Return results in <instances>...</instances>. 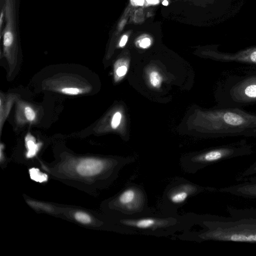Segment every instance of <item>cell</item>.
I'll return each mask as SVG.
<instances>
[{"label":"cell","mask_w":256,"mask_h":256,"mask_svg":"<svg viewBox=\"0 0 256 256\" xmlns=\"http://www.w3.org/2000/svg\"><path fill=\"white\" fill-rule=\"evenodd\" d=\"M220 87L222 107L240 108L256 104V72L230 76Z\"/></svg>","instance_id":"6da1fadb"},{"label":"cell","mask_w":256,"mask_h":256,"mask_svg":"<svg viewBox=\"0 0 256 256\" xmlns=\"http://www.w3.org/2000/svg\"><path fill=\"white\" fill-rule=\"evenodd\" d=\"M200 235L204 240L256 243V218L217 220Z\"/></svg>","instance_id":"7a4b0ae2"},{"label":"cell","mask_w":256,"mask_h":256,"mask_svg":"<svg viewBox=\"0 0 256 256\" xmlns=\"http://www.w3.org/2000/svg\"><path fill=\"white\" fill-rule=\"evenodd\" d=\"M210 55L216 60L222 62H235L256 65V46L235 53L212 50L210 52Z\"/></svg>","instance_id":"3957f363"},{"label":"cell","mask_w":256,"mask_h":256,"mask_svg":"<svg viewBox=\"0 0 256 256\" xmlns=\"http://www.w3.org/2000/svg\"><path fill=\"white\" fill-rule=\"evenodd\" d=\"M246 180L238 184L221 188L219 191L243 198H256V176L249 177Z\"/></svg>","instance_id":"277c9868"},{"label":"cell","mask_w":256,"mask_h":256,"mask_svg":"<svg viewBox=\"0 0 256 256\" xmlns=\"http://www.w3.org/2000/svg\"><path fill=\"white\" fill-rule=\"evenodd\" d=\"M105 166V162L102 160L88 158L80 160L76 165V170L82 176H92L100 174Z\"/></svg>","instance_id":"5b68a950"},{"label":"cell","mask_w":256,"mask_h":256,"mask_svg":"<svg viewBox=\"0 0 256 256\" xmlns=\"http://www.w3.org/2000/svg\"><path fill=\"white\" fill-rule=\"evenodd\" d=\"M122 223L126 226L140 229L154 230L168 226L170 224V222L166 219L148 218L138 219H125L122 220Z\"/></svg>","instance_id":"8992f818"},{"label":"cell","mask_w":256,"mask_h":256,"mask_svg":"<svg viewBox=\"0 0 256 256\" xmlns=\"http://www.w3.org/2000/svg\"><path fill=\"white\" fill-rule=\"evenodd\" d=\"M196 190V187L192 186L182 185L178 190L172 194L170 196V200L174 204L182 203L186 200L190 194L194 193Z\"/></svg>","instance_id":"52a82bcc"},{"label":"cell","mask_w":256,"mask_h":256,"mask_svg":"<svg viewBox=\"0 0 256 256\" xmlns=\"http://www.w3.org/2000/svg\"><path fill=\"white\" fill-rule=\"evenodd\" d=\"M138 198V192L134 188H130L120 195L118 201L124 207L132 209L134 208V203L136 202Z\"/></svg>","instance_id":"ba28073f"},{"label":"cell","mask_w":256,"mask_h":256,"mask_svg":"<svg viewBox=\"0 0 256 256\" xmlns=\"http://www.w3.org/2000/svg\"><path fill=\"white\" fill-rule=\"evenodd\" d=\"M25 141L28 149L26 157L27 158H32L36 155L42 146V143L36 144L35 138L30 134H28L26 136Z\"/></svg>","instance_id":"9c48e42d"},{"label":"cell","mask_w":256,"mask_h":256,"mask_svg":"<svg viewBox=\"0 0 256 256\" xmlns=\"http://www.w3.org/2000/svg\"><path fill=\"white\" fill-rule=\"evenodd\" d=\"M29 174L30 178L36 182H44L48 180V175L42 172L37 168H32L30 169Z\"/></svg>","instance_id":"30bf717a"},{"label":"cell","mask_w":256,"mask_h":256,"mask_svg":"<svg viewBox=\"0 0 256 256\" xmlns=\"http://www.w3.org/2000/svg\"><path fill=\"white\" fill-rule=\"evenodd\" d=\"M255 174H256V162L244 171L240 173L237 176V179L238 180H242Z\"/></svg>","instance_id":"8fae6325"},{"label":"cell","mask_w":256,"mask_h":256,"mask_svg":"<svg viewBox=\"0 0 256 256\" xmlns=\"http://www.w3.org/2000/svg\"><path fill=\"white\" fill-rule=\"evenodd\" d=\"M74 218L76 221L83 224H88L92 222L90 216L84 212H76L74 214Z\"/></svg>","instance_id":"7c38bea8"},{"label":"cell","mask_w":256,"mask_h":256,"mask_svg":"<svg viewBox=\"0 0 256 256\" xmlns=\"http://www.w3.org/2000/svg\"><path fill=\"white\" fill-rule=\"evenodd\" d=\"M150 80L152 86L158 88L160 86L162 78L157 72L154 71L150 74Z\"/></svg>","instance_id":"4fadbf2b"},{"label":"cell","mask_w":256,"mask_h":256,"mask_svg":"<svg viewBox=\"0 0 256 256\" xmlns=\"http://www.w3.org/2000/svg\"><path fill=\"white\" fill-rule=\"evenodd\" d=\"M13 41V36L10 32H6L4 36V44L6 46H9Z\"/></svg>","instance_id":"5bb4252c"},{"label":"cell","mask_w":256,"mask_h":256,"mask_svg":"<svg viewBox=\"0 0 256 256\" xmlns=\"http://www.w3.org/2000/svg\"><path fill=\"white\" fill-rule=\"evenodd\" d=\"M121 117V114L119 112H116L114 115L112 120V126L113 128H116L119 125Z\"/></svg>","instance_id":"9a60e30c"},{"label":"cell","mask_w":256,"mask_h":256,"mask_svg":"<svg viewBox=\"0 0 256 256\" xmlns=\"http://www.w3.org/2000/svg\"><path fill=\"white\" fill-rule=\"evenodd\" d=\"M28 203L30 205L32 206L34 208H40L45 210H50V208L45 204H43L37 202H35L32 201H28Z\"/></svg>","instance_id":"2e32d148"},{"label":"cell","mask_w":256,"mask_h":256,"mask_svg":"<svg viewBox=\"0 0 256 256\" xmlns=\"http://www.w3.org/2000/svg\"><path fill=\"white\" fill-rule=\"evenodd\" d=\"M25 115L28 120L30 121L33 120L36 116V114L34 111L28 106L25 108Z\"/></svg>","instance_id":"e0dca14e"},{"label":"cell","mask_w":256,"mask_h":256,"mask_svg":"<svg viewBox=\"0 0 256 256\" xmlns=\"http://www.w3.org/2000/svg\"><path fill=\"white\" fill-rule=\"evenodd\" d=\"M62 91L65 94L70 95H76L80 92L79 89L74 88H64L62 89Z\"/></svg>","instance_id":"ac0fdd59"},{"label":"cell","mask_w":256,"mask_h":256,"mask_svg":"<svg viewBox=\"0 0 256 256\" xmlns=\"http://www.w3.org/2000/svg\"><path fill=\"white\" fill-rule=\"evenodd\" d=\"M150 44V40L149 38H145L141 40L140 44V46L146 48Z\"/></svg>","instance_id":"d6986e66"},{"label":"cell","mask_w":256,"mask_h":256,"mask_svg":"<svg viewBox=\"0 0 256 256\" xmlns=\"http://www.w3.org/2000/svg\"><path fill=\"white\" fill-rule=\"evenodd\" d=\"M127 72V68L126 66H121L119 67L116 70V74L119 76H124Z\"/></svg>","instance_id":"ffe728a7"},{"label":"cell","mask_w":256,"mask_h":256,"mask_svg":"<svg viewBox=\"0 0 256 256\" xmlns=\"http://www.w3.org/2000/svg\"><path fill=\"white\" fill-rule=\"evenodd\" d=\"M128 40V36L126 35H124L120 41V46L122 47L124 46L126 44V43Z\"/></svg>","instance_id":"44dd1931"},{"label":"cell","mask_w":256,"mask_h":256,"mask_svg":"<svg viewBox=\"0 0 256 256\" xmlns=\"http://www.w3.org/2000/svg\"><path fill=\"white\" fill-rule=\"evenodd\" d=\"M132 2L136 6H142L144 4V0H131Z\"/></svg>","instance_id":"7402d4cb"},{"label":"cell","mask_w":256,"mask_h":256,"mask_svg":"<svg viewBox=\"0 0 256 256\" xmlns=\"http://www.w3.org/2000/svg\"><path fill=\"white\" fill-rule=\"evenodd\" d=\"M146 1L150 4H156L159 3L160 0H146Z\"/></svg>","instance_id":"603a6c76"},{"label":"cell","mask_w":256,"mask_h":256,"mask_svg":"<svg viewBox=\"0 0 256 256\" xmlns=\"http://www.w3.org/2000/svg\"><path fill=\"white\" fill-rule=\"evenodd\" d=\"M162 4L164 6H168V2L166 0H164L162 2Z\"/></svg>","instance_id":"cb8c5ba5"}]
</instances>
